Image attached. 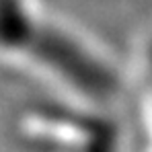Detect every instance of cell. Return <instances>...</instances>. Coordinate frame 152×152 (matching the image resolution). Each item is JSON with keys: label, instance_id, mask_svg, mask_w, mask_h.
Listing matches in <instances>:
<instances>
[{"label": "cell", "instance_id": "cell-1", "mask_svg": "<svg viewBox=\"0 0 152 152\" xmlns=\"http://www.w3.org/2000/svg\"><path fill=\"white\" fill-rule=\"evenodd\" d=\"M27 45H31L33 53H37L53 72L84 95L103 99L113 93L115 80L107 68L66 35L51 29L33 31Z\"/></svg>", "mask_w": 152, "mask_h": 152}]
</instances>
